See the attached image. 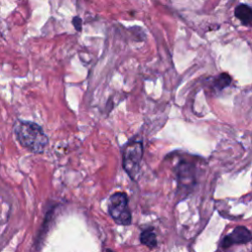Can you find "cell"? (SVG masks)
<instances>
[{"mask_svg": "<svg viewBox=\"0 0 252 252\" xmlns=\"http://www.w3.org/2000/svg\"><path fill=\"white\" fill-rule=\"evenodd\" d=\"M14 134L20 145L33 154H42L48 145V137L43 129L32 121L18 120Z\"/></svg>", "mask_w": 252, "mask_h": 252, "instance_id": "6da1fadb", "label": "cell"}, {"mask_svg": "<svg viewBox=\"0 0 252 252\" xmlns=\"http://www.w3.org/2000/svg\"><path fill=\"white\" fill-rule=\"evenodd\" d=\"M143 153V143L138 139L130 140L122 149V166L132 180L138 177Z\"/></svg>", "mask_w": 252, "mask_h": 252, "instance_id": "7a4b0ae2", "label": "cell"}, {"mask_svg": "<svg viewBox=\"0 0 252 252\" xmlns=\"http://www.w3.org/2000/svg\"><path fill=\"white\" fill-rule=\"evenodd\" d=\"M107 211L117 224L129 225L132 221L131 211L128 207V197L124 192H115L110 196Z\"/></svg>", "mask_w": 252, "mask_h": 252, "instance_id": "3957f363", "label": "cell"}, {"mask_svg": "<svg viewBox=\"0 0 252 252\" xmlns=\"http://www.w3.org/2000/svg\"><path fill=\"white\" fill-rule=\"evenodd\" d=\"M178 188L184 190L186 193L189 192L195 184V167L188 161L181 160L175 168Z\"/></svg>", "mask_w": 252, "mask_h": 252, "instance_id": "277c9868", "label": "cell"}, {"mask_svg": "<svg viewBox=\"0 0 252 252\" xmlns=\"http://www.w3.org/2000/svg\"><path fill=\"white\" fill-rule=\"evenodd\" d=\"M252 240L251 231L245 226H237L230 233L225 235L220 241L222 248H228L232 245L245 244Z\"/></svg>", "mask_w": 252, "mask_h": 252, "instance_id": "5b68a950", "label": "cell"}, {"mask_svg": "<svg viewBox=\"0 0 252 252\" xmlns=\"http://www.w3.org/2000/svg\"><path fill=\"white\" fill-rule=\"evenodd\" d=\"M234 16L246 27H252V8L247 4H239L234 9Z\"/></svg>", "mask_w": 252, "mask_h": 252, "instance_id": "8992f818", "label": "cell"}, {"mask_svg": "<svg viewBox=\"0 0 252 252\" xmlns=\"http://www.w3.org/2000/svg\"><path fill=\"white\" fill-rule=\"evenodd\" d=\"M140 242L149 247V248H155L158 244V240H157V236L156 233L154 232V228L150 227L148 229H145L142 231V233L140 234Z\"/></svg>", "mask_w": 252, "mask_h": 252, "instance_id": "52a82bcc", "label": "cell"}, {"mask_svg": "<svg viewBox=\"0 0 252 252\" xmlns=\"http://www.w3.org/2000/svg\"><path fill=\"white\" fill-rule=\"evenodd\" d=\"M230 83H231V77L227 73H221L217 77H215L213 80L214 88L218 91H221L224 88L228 87Z\"/></svg>", "mask_w": 252, "mask_h": 252, "instance_id": "ba28073f", "label": "cell"}, {"mask_svg": "<svg viewBox=\"0 0 252 252\" xmlns=\"http://www.w3.org/2000/svg\"><path fill=\"white\" fill-rule=\"evenodd\" d=\"M73 25H74V27L76 28V30L77 31H81V27H82V21H81V19L79 18V17H75L74 19H73Z\"/></svg>", "mask_w": 252, "mask_h": 252, "instance_id": "9c48e42d", "label": "cell"}]
</instances>
